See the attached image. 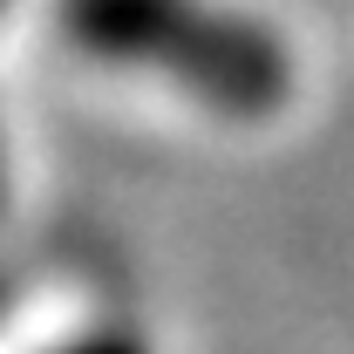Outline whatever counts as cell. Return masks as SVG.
<instances>
[{
	"mask_svg": "<svg viewBox=\"0 0 354 354\" xmlns=\"http://www.w3.org/2000/svg\"><path fill=\"white\" fill-rule=\"evenodd\" d=\"M0 7H7V0H0Z\"/></svg>",
	"mask_w": 354,
	"mask_h": 354,
	"instance_id": "obj_4",
	"label": "cell"
},
{
	"mask_svg": "<svg viewBox=\"0 0 354 354\" xmlns=\"http://www.w3.org/2000/svg\"><path fill=\"white\" fill-rule=\"evenodd\" d=\"M0 184H7V177H0Z\"/></svg>",
	"mask_w": 354,
	"mask_h": 354,
	"instance_id": "obj_3",
	"label": "cell"
},
{
	"mask_svg": "<svg viewBox=\"0 0 354 354\" xmlns=\"http://www.w3.org/2000/svg\"><path fill=\"white\" fill-rule=\"evenodd\" d=\"M55 354H143L130 341V334H88V341H68V348H55Z\"/></svg>",
	"mask_w": 354,
	"mask_h": 354,
	"instance_id": "obj_2",
	"label": "cell"
},
{
	"mask_svg": "<svg viewBox=\"0 0 354 354\" xmlns=\"http://www.w3.org/2000/svg\"><path fill=\"white\" fill-rule=\"evenodd\" d=\"M62 35L109 68H150L218 116H272L293 95L279 35L218 0H62Z\"/></svg>",
	"mask_w": 354,
	"mask_h": 354,
	"instance_id": "obj_1",
	"label": "cell"
}]
</instances>
